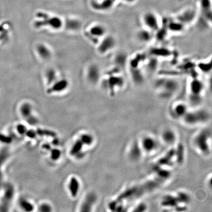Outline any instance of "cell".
Segmentation results:
<instances>
[{
    "mask_svg": "<svg viewBox=\"0 0 212 212\" xmlns=\"http://www.w3.org/2000/svg\"><path fill=\"white\" fill-rule=\"evenodd\" d=\"M152 55L156 57H166L170 54V50L163 48H156L152 49L151 51Z\"/></svg>",
    "mask_w": 212,
    "mask_h": 212,
    "instance_id": "cell-12",
    "label": "cell"
},
{
    "mask_svg": "<svg viewBox=\"0 0 212 212\" xmlns=\"http://www.w3.org/2000/svg\"><path fill=\"white\" fill-rule=\"evenodd\" d=\"M116 45L115 38L111 36H106L103 38L99 47V51L101 54H105L113 50Z\"/></svg>",
    "mask_w": 212,
    "mask_h": 212,
    "instance_id": "cell-5",
    "label": "cell"
},
{
    "mask_svg": "<svg viewBox=\"0 0 212 212\" xmlns=\"http://www.w3.org/2000/svg\"><path fill=\"white\" fill-rule=\"evenodd\" d=\"M185 25L178 21V20H173L168 23L166 29L169 32L181 33L185 29Z\"/></svg>",
    "mask_w": 212,
    "mask_h": 212,
    "instance_id": "cell-9",
    "label": "cell"
},
{
    "mask_svg": "<svg viewBox=\"0 0 212 212\" xmlns=\"http://www.w3.org/2000/svg\"><path fill=\"white\" fill-rule=\"evenodd\" d=\"M141 140V150L145 154H152L158 147V142L151 136H144Z\"/></svg>",
    "mask_w": 212,
    "mask_h": 212,
    "instance_id": "cell-4",
    "label": "cell"
},
{
    "mask_svg": "<svg viewBox=\"0 0 212 212\" xmlns=\"http://www.w3.org/2000/svg\"><path fill=\"white\" fill-rule=\"evenodd\" d=\"M90 32L93 36L96 38H104L106 34V29L101 25L95 26L90 29Z\"/></svg>",
    "mask_w": 212,
    "mask_h": 212,
    "instance_id": "cell-11",
    "label": "cell"
},
{
    "mask_svg": "<svg viewBox=\"0 0 212 212\" xmlns=\"http://www.w3.org/2000/svg\"><path fill=\"white\" fill-rule=\"evenodd\" d=\"M144 27L155 34L161 27L156 14L152 12H145L142 17Z\"/></svg>",
    "mask_w": 212,
    "mask_h": 212,
    "instance_id": "cell-2",
    "label": "cell"
},
{
    "mask_svg": "<svg viewBox=\"0 0 212 212\" xmlns=\"http://www.w3.org/2000/svg\"><path fill=\"white\" fill-rule=\"evenodd\" d=\"M123 1H124V2H126L127 3H134L137 0H123Z\"/></svg>",
    "mask_w": 212,
    "mask_h": 212,
    "instance_id": "cell-14",
    "label": "cell"
},
{
    "mask_svg": "<svg viewBox=\"0 0 212 212\" xmlns=\"http://www.w3.org/2000/svg\"><path fill=\"white\" fill-rule=\"evenodd\" d=\"M135 36L140 42L147 44L150 42L154 38L155 34L153 32L144 27L137 31Z\"/></svg>",
    "mask_w": 212,
    "mask_h": 212,
    "instance_id": "cell-7",
    "label": "cell"
},
{
    "mask_svg": "<svg viewBox=\"0 0 212 212\" xmlns=\"http://www.w3.org/2000/svg\"><path fill=\"white\" fill-rule=\"evenodd\" d=\"M205 85L203 82L198 78H194L189 85V94L202 96Z\"/></svg>",
    "mask_w": 212,
    "mask_h": 212,
    "instance_id": "cell-8",
    "label": "cell"
},
{
    "mask_svg": "<svg viewBox=\"0 0 212 212\" xmlns=\"http://www.w3.org/2000/svg\"><path fill=\"white\" fill-rule=\"evenodd\" d=\"M156 88L162 96L170 98L179 90L180 84L175 79L161 78L156 82Z\"/></svg>",
    "mask_w": 212,
    "mask_h": 212,
    "instance_id": "cell-1",
    "label": "cell"
},
{
    "mask_svg": "<svg viewBox=\"0 0 212 212\" xmlns=\"http://www.w3.org/2000/svg\"><path fill=\"white\" fill-rule=\"evenodd\" d=\"M174 134V133L171 130H168L164 131L163 135H162L164 142H166L167 144H172L176 139Z\"/></svg>",
    "mask_w": 212,
    "mask_h": 212,
    "instance_id": "cell-13",
    "label": "cell"
},
{
    "mask_svg": "<svg viewBox=\"0 0 212 212\" xmlns=\"http://www.w3.org/2000/svg\"><path fill=\"white\" fill-rule=\"evenodd\" d=\"M170 111L171 114L174 118L180 119L183 118L188 112L189 107L184 102H178L172 106Z\"/></svg>",
    "mask_w": 212,
    "mask_h": 212,
    "instance_id": "cell-6",
    "label": "cell"
},
{
    "mask_svg": "<svg viewBox=\"0 0 212 212\" xmlns=\"http://www.w3.org/2000/svg\"><path fill=\"white\" fill-rule=\"evenodd\" d=\"M194 16V12L192 10H188L180 15V16L177 18V20L186 26L188 23H191L193 21Z\"/></svg>",
    "mask_w": 212,
    "mask_h": 212,
    "instance_id": "cell-10",
    "label": "cell"
},
{
    "mask_svg": "<svg viewBox=\"0 0 212 212\" xmlns=\"http://www.w3.org/2000/svg\"><path fill=\"white\" fill-rule=\"evenodd\" d=\"M208 113L204 109H196L193 111H188L186 113L183 118L185 119L187 121H189L191 123L194 122H200L201 121H204L205 119L208 118Z\"/></svg>",
    "mask_w": 212,
    "mask_h": 212,
    "instance_id": "cell-3",
    "label": "cell"
}]
</instances>
